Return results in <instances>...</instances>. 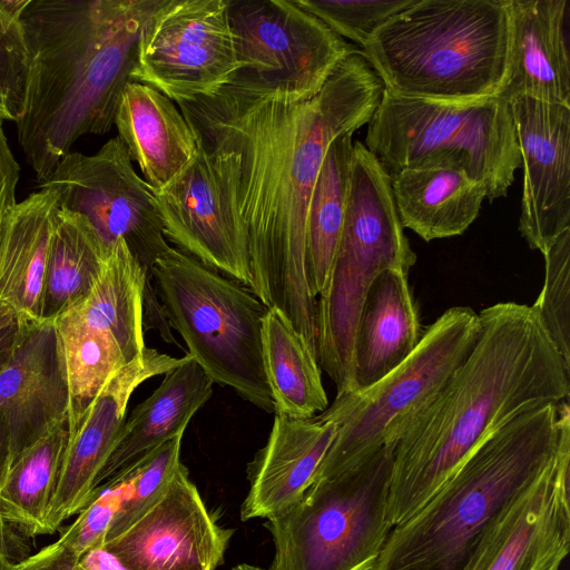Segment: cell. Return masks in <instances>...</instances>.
I'll list each match as a JSON object with an SVG mask.
<instances>
[{
	"instance_id": "cell-43",
	"label": "cell",
	"mask_w": 570,
	"mask_h": 570,
	"mask_svg": "<svg viewBox=\"0 0 570 570\" xmlns=\"http://www.w3.org/2000/svg\"><path fill=\"white\" fill-rule=\"evenodd\" d=\"M7 138L6 135H4V130H3V126H2V120L0 119V142Z\"/></svg>"
},
{
	"instance_id": "cell-2",
	"label": "cell",
	"mask_w": 570,
	"mask_h": 570,
	"mask_svg": "<svg viewBox=\"0 0 570 570\" xmlns=\"http://www.w3.org/2000/svg\"><path fill=\"white\" fill-rule=\"evenodd\" d=\"M466 360L396 442L386 520L429 501L471 453L519 413L570 393V367L535 311L502 302L479 314Z\"/></svg>"
},
{
	"instance_id": "cell-23",
	"label": "cell",
	"mask_w": 570,
	"mask_h": 570,
	"mask_svg": "<svg viewBox=\"0 0 570 570\" xmlns=\"http://www.w3.org/2000/svg\"><path fill=\"white\" fill-rule=\"evenodd\" d=\"M213 384L191 357L167 372L159 386L121 425L116 444L95 482L91 502L148 452L184 435L194 414L210 399Z\"/></svg>"
},
{
	"instance_id": "cell-18",
	"label": "cell",
	"mask_w": 570,
	"mask_h": 570,
	"mask_svg": "<svg viewBox=\"0 0 570 570\" xmlns=\"http://www.w3.org/2000/svg\"><path fill=\"white\" fill-rule=\"evenodd\" d=\"M190 357L188 354L174 357L146 347L138 358L107 381L77 428L69 432L57 487L46 514V534L60 529L66 520L90 504L95 482L116 444L134 391Z\"/></svg>"
},
{
	"instance_id": "cell-17",
	"label": "cell",
	"mask_w": 570,
	"mask_h": 570,
	"mask_svg": "<svg viewBox=\"0 0 570 570\" xmlns=\"http://www.w3.org/2000/svg\"><path fill=\"white\" fill-rule=\"evenodd\" d=\"M508 102L523 168L518 229L544 254L570 228V106L527 96Z\"/></svg>"
},
{
	"instance_id": "cell-19",
	"label": "cell",
	"mask_w": 570,
	"mask_h": 570,
	"mask_svg": "<svg viewBox=\"0 0 570 570\" xmlns=\"http://www.w3.org/2000/svg\"><path fill=\"white\" fill-rule=\"evenodd\" d=\"M68 413L67 371L56 323L30 324L0 372V416L9 434L12 463L67 421Z\"/></svg>"
},
{
	"instance_id": "cell-3",
	"label": "cell",
	"mask_w": 570,
	"mask_h": 570,
	"mask_svg": "<svg viewBox=\"0 0 570 570\" xmlns=\"http://www.w3.org/2000/svg\"><path fill=\"white\" fill-rule=\"evenodd\" d=\"M163 0H28V50L17 137L45 183L75 141L104 135L130 81L140 32Z\"/></svg>"
},
{
	"instance_id": "cell-41",
	"label": "cell",
	"mask_w": 570,
	"mask_h": 570,
	"mask_svg": "<svg viewBox=\"0 0 570 570\" xmlns=\"http://www.w3.org/2000/svg\"><path fill=\"white\" fill-rule=\"evenodd\" d=\"M0 570H18L17 562H12L7 542V524L0 514Z\"/></svg>"
},
{
	"instance_id": "cell-11",
	"label": "cell",
	"mask_w": 570,
	"mask_h": 570,
	"mask_svg": "<svg viewBox=\"0 0 570 570\" xmlns=\"http://www.w3.org/2000/svg\"><path fill=\"white\" fill-rule=\"evenodd\" d=\"M239 73L281 96L306 100L354 49L288 0H227Z\"/></svg>"
},
{
	"instance_id": "cell-32",
	"label": "cell",
	"mask_w": 570,
	"mask_h": 570,
	"mask_svg": "<svg viewBox=\"0 0 570 570\" xmlns=\"http://www.w3.org/2000/svg\"><path fill=\"white\" fill-rule=\"evenodd\" d=\"M181 440L183 435H178L151 450L110 484L122 481L124 495L106 541L126 530L165 493L183 464L180 461Z\"/></svg>"
},
{
	"instance_id": "cell-12",
	"label": "cell",
	"mask_w": 570,
	"mask_h": 570,
	"mask_svg": "<svg viewBox=\"0 0 570 570\" xmlns=\"http://www.w3.org/2000/svg\"><path fill=\"white\" fill-rule=\"evenodd\" d=\"M239 69L227 0H163L140 32L130 81L179 104L214 94Z\"/></svg>"
},
{
	"instance_id": "cell-20",
	"label": "cell",
	"mask_w": 570,
	"mask_h": 570,
	"mask_svg": "<svg viewBox=\"0 0 570 570\" xmlns=\"http://www.w3.org/2000/svg\"><path fill=\"white\" fill-rule=\"evenodd\" d=\"M337 431L320 420L275 414L265 446L248 464L249 490L240 519L269 518L296 503L315 481Z\"/></svg>"
},
{
	"instance_id": "cell-25",
	"label": "cell",
	"mask_w": 570,
	"mask_h": 570,
	"mask_svg": "<svg viewBox=\"0 0 570 570\" xmlns=\"http://www.w3.org/2000/svg\"><path fill=\"white\" fill-rule=\"evenodd\" d=\"M59 193L41 187L16 203L0 227V303L29 323L42 322L46 268Z\"/></svg>"
},
{
	"instance_id": "cell-33",
	"label": "cell",
	"mask_w": 570,
	"mask_h": 570,
	"mask_svg": "<svg viewBox=\"0 0 570 570\" xmlns=\"http://www.w3.org/2000/svg\"><path fill=\"white\" fill-rule=\"evenodd\" d=\"M543 256L544 284L531 307L570 367V228L554 239Z\"/></svg>"
},
{
	"instance_id": "cell-21",
	"label": "cell",
	"mask_w": 570,
	"mask_h": 570,
	"mask_svg": "<svg viewBox=\"0 0 570 570\" xmlns=\"http://www.w3.org/2000/svg\"><path fill=\"white\" fill-rule=\"evenodd\" d=\"M568 0H509L510 61L501 98L570 106Z\"/></svg>"
},
{
	"instance_id": "cell-35",
	"label": "cell",
	"mask_w": 570,
	"mask_h": 570,
	"mask_svg": "<svg viewBox=\"0 0 570 570\" xmlns=\"http://www.w3.org/2000/svg\"><path fill=\"white\" fill-rule=\"evenodd\" d=\"M341 38L364 46L391 17L415 0H294Z\"/></svg>"
},
{
	"instance_id": "cell-28",
	"label": "cell",
	"mask_w": 570,
	"mask_h": 570,
	"mask_svg": "<svg viewBox=\"0 0 570 570\" xmlns=\"http://www.w3.org/2000/svg\"><path fill=\"white\" fill-rule=\"evenodd\" d=\"M263 355L275 414L311 419L327 409L316 355L276 308H269L264 318Z\"/></svg>"
},
{
	"instance_id": "cell-39",
	"label": "cell",
	"mask_w": 570,
	"mask_h": 570,
	"mask_svg": "<svg viewBox=\"0 0 570 570\" xmlns=\"http://www.w3.org/2000/svg\"><path fill=\"white\" fill-rule=\"evenodd\" d=\"M79 563L85 570H129L104 548L89 551Z\"/></svg>"
},
{
	"instance_id": "cell-34",
	"label": "cell",
	"mask_w": 570,
	"mask_h": 570,
	"mask_svg": "<svg viewBox=\"0 0 570 570\" xmlns=\"http://www.w3.org/2000/svg\"><path fill=\"white\" fill-rule=\"evenodd\" d=\"M28 0H0V119L17 121L22 114L28 50L21 13Z\"/></svg>"
},
{
	"instance_id": "cell-13",
	"label": "cell",
	"mask_w": 570,
	"mask_h": 570,
	"mask_svg": "<svg viewBox=\"0 0 570 570\" xmlns=\"http://www.w3.org/2000/svg\"><path fill=\"white\" fill-rule=\"evenodd\" d=\"M39 186L58 190L59 206L85 216L108 246L124 239L155 289L154 264L171 246L154 193L118 136L94 155L69 151Z\"/></svg>"
},
{
	"instance_id": "cell-7",
	"label": "cell",
	"mask_w": 570,
	"mask_h": 570,
	"mask_svg": "<svg viewBox=\"0 0 570 570\" xmlns=\"http://www.w3.org/2000/svg\"><path fill=\"white\" fill-rule=\"evenodd\" d=\"M153 276L167 322L214 383L275 413L263 355L268 308L245 285L170 247Z\"/></svg>"
},
{
	"instance_id": "cell-4",
	"label": "cell",
	"mask_w": 570,
	"mask_h": 570,
	"mask_svg": "<svg viewBox=\"0 0 570 570\" xmlns=\"http://www.w3.org/2000/svg\"><path fill=\"white\" fill-rule=\"evenodd\" d=\"M558 404L530 407L489 435L392 528L375 570H464L491 523L554 459Z\"/></svg>"
},
{
	"instance_id": "cell-22",
	"label": "cell",
	"mask_w": 570,
	"mask_h": 570,
	"mask_svg": "<svg viewBox=\"0 0 570 570\" xmlns=\"http://www.w3.org/2000/svg\"><path fill=\"white\" fill-rule=\"evenodd\" d=\"M114 125L153 193L169 186L197 156V140L180 109L148 85H125Z\"/></svg>"
},
{
	"instance_id": "cell-37",
	"label": "cell",
	"mask_w": 570,
	"mask_h": 570,
	"mask_svg": "<svg viewBox=\"0 0 570 570\" xmlns=\"http://www.w3.org/2000/svg\"><path fill=\"white\" fill-rule=\"evenodd\" d=\"M18 570H85L69 550L56 541L17 562Z\"/></svg>"
},
{
	"instance_id": "cell-6",
	"label": "cell",
	"mask_w": 570,
	"mask_h": 570,
	"mask_svg": "<svg viewBox=\"0 0 570 570\" xmlns=\"http://www.w3.org/2000/svg\"><path fill=\"white\" fill-rule=\"evenodd\" d=\"M364 146L389 174L460 168L483 184L489 202L507 196L521 167L510 106L501 97L453 104L384 89Z\"/></svg>"
},
{
	"instance_id": "cell-5",
	"label": "cell",
	"mask_w": 570,
	"mask_h": 570,
	"mask_svg": "<svg viewBox=\"0 0 570 570\" xmlns=\"http://www.w3.org/2000/svg\"><path fill=\"white\" fill-rule=\"evenodd\" d=\"M361 48L392 95L453 104L500 97L510 61L509 0H415Z\"/></svg>"
},
{
	"instance_id": "cell-40",
	"label": "cell",
	"mask_w": 570,
	"mask_h": 570,
	"mask_svg": "<svg viewBox=\"0 0 570 570\" xmlns=\"http://www.w3.org/2000/svg\"><path fill=\"white\" fill-rule=\"evenodd\" d=\"M12 464V450L8 431L0 416V488Z\"/></svg>"
},
{
	"instance_id": "cell-31",
	"label": "cell",
	"mask_w": 570,
	"mask_h": 570,
	"mask_svg": "<svg viewBox=\"0 0 570 570\" xmlns=\"http://www.w3.org/2000/svg\"><path fill=\"white\" fill-rule=\"evenodd\" d=\"M55 323L66 363L72 432L107 381L131 362L111 335L87 327L72 312H65Z\"/></svg>"
},
{
	"instance_id": "cell-14",
	"label": "cell",
	"mask_w": 570,
	"mask_h": 570,
	"mask_svg": "<svg viewBox=\"0 0 570 570\" xmlns=\"http://www.w3.org/2000/svg\"><path fill=\"white\" fill-rule=\"evenodd\" d=\"M197 145L195 160L154 193L165 238L249 288L247 237L228 178L229 153Z\"/></svg>"
},
{
	"instance_id": "cell-29",
	"label": "cell",
	"mask_w": 570,
	"mask_h": 570,
	"mask_svg": "<svg viewBox=\"0 0 570 570\" xmlns=\"http://www.w3.org/2000/svg\"><path fill=\"white\" fill-rule=\"evenodd\" d=\"M352 135L343 134L330 145L309 202L305 273L316 298L328 284L342 233L351 176Z\"/></svg>"
},
{
	"instance_id": "cell-15",
	"label": "cell",
	"mask_w": 570,
	"mask_h": 570,
	"mask_svg": "<svg viewBox=\"0 0 570 570\" xmlns=\"http://www.w3.org/2000/svg\"><path fill=\"white\" fill-rule=\"evenodd\" d=\"M558 448L543 473L485 531L464 570H560L570 547V409L557 405Z\"/></svg>"
},
{
	"instance_id": "cell-10",
	"label": "cell",
	"mask_w": 570,
	"mask_h": 570,
	"mask_svg": "<svg viewBox=\"0 0 570 570\" xmlns=\"http://www.w3.org/2000/svg\"><path fill=\"white\" fill-rule=\"evenodd\" d=\"M479 315L446 309L397 367L367 389L336 396L316 415L337 425L316 479L344 472L385 444H396L463 364L479 336Z\"/></svg>"
},
{
	"instance_id": "cell-16",
	"label": "cell",
	"mask_w": 570,
	"mask_h": 570,
	"mask_svg": "<svg viewBox=\"0 0 570 570\" xmlns=\"http://www.w3.org/2000/svg\"><path fill=\"white\" fill-rule=\"evenodd\" d=\"M233 532L215 522L181 464L161 498L102 548L129 570H216Z\"/></svg>"
},
{
	"instance_id": "cell-8",
	"label": "cell",
	"mask_w": 570,
	"mask_h": 570,
	"mask_svg": "<svg viewBox=\"0 0 570 570\" xmlns=\"http://www.w3.org/2000/svg\"><path fill=\"white\" fill-rule=\"evenodd\" d=\"M416 262L394 203L390 174L372 156L352 160L344 222L328 284L316 305V357L336 387L352 392L353 346L365 295L380 272Z\"/></svg>"
},
{
	"instance_id": "cell-38",
	"label": "cell",
	"mask_w": 570,
	"mask_h": 570,
	"mask_svg": "<svg viewBox=\"0 0 570 570\" xmlns=\"http://www.w3.org/2000/svg\"><path fill=\"white\" fill-rule=\"evenodd\" d=\"M29 325L11 307L0 303V372Z\"/></svg>"
},
{
	"instance_id": "cell-36",
	"label": "cell",
	"mask_w": 570,
	"mask_h": 570,
	"mask_svg": "<svg viewBox=\"0 0 570 570\" xmlns=\"http://www.w3.org/2000/svg\"><path fill=\"white\" fill-rule=\"evenodd\" d=\"M124 495V483L105 489L56 540L80 560L89 551L102 548Z\"/></svg>"
},
{
	"instance_id": "cell-42",
	"label": "cell",
	"mask_w": 570,
	"mask_h": 570,
	"mask_svg": "<svg viewBox=\"0 0 570 570\" xmlns=\"http://www.w3.org/2000/svg\"><path fill=\"white\" fill-rule=\"evenodd\" d=\"M230 570H267V569H263L261 567L249 564V563H239V564L233 567Z\"/></svg>"
},
{
	"instance_id": "cell-26",
	"label": "cell",
	"mask_w": 570,
	"mask_h": 570,
	"mask_svg": "<svg viewBox=\"0 0 570 570\" xmlns=\"http://www.w3.org/2000/svg\"><path fill=\"white\" fill-rule=\"evenodd\" d=\"M403 228L423 240L463 234L487 199L482 183L456 167H422L390 174Z\"/></svg>"
},
{
	"instance_id": "cell-30",
	"label": "cell",
	"mask_w": 570,
	"mask_h": 570,
	"mask_svg": "<svg viewBox=\"0 0 570 570\" xmlns=\"http://www.w3.org/2000/svg\"><path fill=\"white\" fill-rule=\"evenodd\" d=\"M69 441L68 420L13 461L0 488V514L26 537L46 534V514Z\"/></svg>"
},
{
	"instance_id": "cell-27",
	"label": "cell",
	"mask_w": 570,
	"mask_h": 570,
	"mask_svg": "<svg viewBox=\"0 0 570 570\" xmlns=\"http://www.w3.org/2000/svg\"><path fill=\"white\" fill-rule=\"evenodd\" d=\"M110 248L85 216L58 207L45 276L42 321H55L88 297Z\"/></svg>"
},
{
	"instance_id": "cell-9",
	"label": "cell",
	"mask_w": 570,
	"mask_h": 570,
	"mask_svg": "<svg viewBox=\"0 0 570 570\" xmlns=\"http://www.w3.org/2000/svg\"><path fill=\"white\" fill-rule=\"evenodd\" d=\"M395 445L316 479L296 503L267 518L271 570H375L392 530L386 509Z\"/></svg>"
},
{
	"instance_id": "cell-24",
	"label": "cell",
	"mask_w": 570,
	"mask_h": 570,
	"mask_svg": "<svg viewBox=\"0 0 570 570\" xmlns=\"http://www.w3.org/2000/svg\"><path fill=\"white\" fill-rule=\"evenodd\" d=\"M407 276L401 267H387L365 295L353 346V391L387 375L421 341L423 331Z\"/></svg>"
},
{
	"instance_id": "cell-1",
	"label": "cell",
	"mask_w": 570,
	"mask_h": 570,
	"mask_svg": "<svg viewBox=\"0 0 570 570\" xmlns=\"http://www.w3.org/2000/svg\"><path fill=\"white\" fill-rule=\"evenodd\" d=\"M383 92L381 78L353 49L311 99L285 98L237 72L214 94L176 104L198 142L229 153L249 289L281 311L315 355L317 298L305 273L312 193L332 141L367 125Z\"/></svg>"
}]
</instances>
